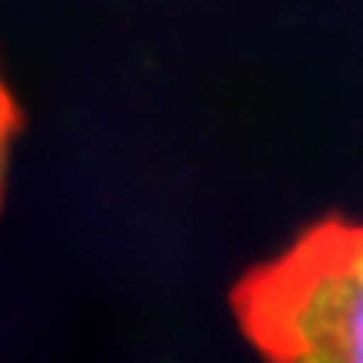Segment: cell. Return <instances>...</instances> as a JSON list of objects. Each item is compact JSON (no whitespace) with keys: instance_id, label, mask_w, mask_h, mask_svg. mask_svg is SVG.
I'll use <instances>...</instances> for the list:
<instances>
[{"instance_id":"cell-1","label":"cell","mask_w":363,"mask_h":363,"mask_svg":"<svg viewBox=\"0 0 363 363\" xmlns=\"http://www.w3.org/2000/svg\"><path fill=\"white\" fill-rule=\"evenodd\" d=\"M233 310L266 363H363V222L299 233L235 283Z\"/></svg>"},{"instance_id":"cell-2","label":"cell","mask_w":363,"mask_h":363,"mask_svg":"<svg viewBox=\"0 0 363 363\" xmlns=\"http://www.w3.org/2000/svg\"><path fill=\"white\" fill-rule=\"evenodd\" d=\"M21 131V111L17 101L11 98V91L0 78V202H4V179H7V155H11L13 135Z\"/></svg>"}]
</instances>
